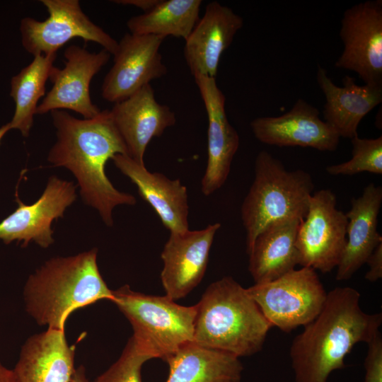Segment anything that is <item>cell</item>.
<instances>
[{"mask_svg":"<svg viewBox=\"0 0 382 382\" xmlns=\"http://www.w3.org/2000/svg\"><path fill=\"white\" fill-rule=\"evenodd\" d=\"M50 114L57 141L48 152V161L72 173L83 203L95 209L106 226H112L114 208L134 205L137 199L116 189L106 175L108 160L118 154L129 156L110 110L88 119L76 118L63 110Z\"/></svg>","mask_w":382,"mask_h":382,"instance_id":"cell-1","label":"cell"},{"mask_svg":"<svg viewBox=\"0 0 382 382\" xmlns=\"http://www.w3.org/2000/svg\"><path fill=\"white\" fill-rule=\"evenodd\" d=\"M360 294L345 286L327 294L319 315L304 326L290 347L295 382H327L358 342L369 343L378 332L382 314H369L359 306Z\"/></svg>","mask_w":382,"mask_h":382,"instance_id":"cell-2","label":"cell"},{"mask_svg":"<svg viewBox=\"0 0 382 382\" xmlns=\"http://www.w3.org/2000/svg\"><path fill=\"white\" fill-rule=\"evenodd\" d=\"M98 249L46 260L27 279L23 301L27 313L39 325L65 330L69 316L100 300L112 301V290L97 263Z\"/></svg>","mask_w":382,"mask_h":382,"instance_id":"cell-3","label":"cell"},{"mask_svg":"<svg viewBox=\"0 0 382 382\" xmlns=\"http://www.w3.org/2000/svg\"><path fill=\"white\" fill-rule=\"evenodd\" d=\"M195 343L237 357L260 352L273 326L231 277L212 283L195 304Z\"/></svg>","mask_w":382,"mask_h":382,"instance_id":"cell-4","label":"cell"},{"mask_svg":"<svg viewBox=\"0 0 382 382\" xmlns=\"http://www.w3.org/2000/svg\"><path fill=\"white\" fill-rule=\"evenodd\" d=\"M255 177L241 205L246 231V251L267 225L284 219H303L314 189L311 175L303 170L289 171L267 151L258 153Z\"/></svg>","mask_w":382,"mask_h":382,"instance_id":"cell-5","label":"cell"},{"mask_svg":"<svg viewBox=\"0 0 382 382\" xmlns=\"http://www.w3.org/2000/svg\"><path fill=\"white\" fill-rule=\"evenodd\" d=\"M114 303L130 323L132 340L151 359H165L194 342L196 306H181L166 295L143 294L125 285L112 290Z\"/></svg>","mask_w":382,"mask_h":382,"instance_id":"cell-6","label":"cell"},{"mask_svg":"<svg viewBox=\"0 0 382 382\" xmlns=\"http://www.w3.org/2000/svg\"><path fill=\"white\" fill-rule=\"evenodd\" d=\"M247 291L272 325L285 332L312 322L328 294L316 270L306 267L273 281L255 284Z\"/></svg>","mask_w":382,"mask_h":382,"instance_id":"cell-7","label":"cell"},{"mask_svg":"<svg viewBox=\"0 0 382 382\" xmlns=\"http://www.w3.org/2000/svg\"><path fill=\"white\" fill-rule=\"evenodd\" d=\"M49 14L43 21L26 17L21 20L20 31L24 49L33 56L57 53L73 38L100 45L110 54L118 42L94 23L81 9L78 0H42Z\"/></svg>","mask_w":382,"mask_h":382,"instance_id":"cell-8","label":"cell"},{"mask_svg":"<svg viewBox=\"0 0 382 382\" xmlns=\"http://www.w3.org/2000/svg\"><path fill=\"white\" fill-rule=\"evenodd\" d=\"M336 202L329 189L312 195L296 239L301 266L327 273L338 265L347 241L348 220L337 209Z\"/></svg>","mask_w":382,"mask_h":382,"instance_id":"cell-9","label":"cell"},{"mask_svg":"<svg viewBox=\"0 0 382 382\" xmlns=\"http://www.w3.org/2000/svg\"><path fill=\"white\" fill-rule=\"evenodd\" d=\"M340 37L343 50L335 66L355 72L364 84L382 86V1L346 9Z\"/></svg>","mask_w":382,"mask_h":382,"instance_id":"cell-10","label":"cell"},{"mask_svg":"<svg viewBox=\"0 0 382 382\" xmlns=\"http://www.w3.org/2000/svg\"><path fill=\"white\" fill-rule=\"evenodd\" d=\"M77 187L72 181L52 175L41 196L31 204L23 203L16 192L18 207L0 222V240L6 244L22 242L23 248L30 243L49 248L54 242L52 224L76 201Z\"/></svg>","mask_w":382,"mask_h":382,"instance_id":"cell-11","label":"cell"},{"mask_svg":"<svg viewBox=\"0 0 382 382\" xmlns=\"http://www.w3.org/2000/svg\"><path fill=\"white\" fill-rule=\"evenodd\" d=\"M64 66H54L50 80L51 89L38 104L36 115L55 110H72L91 118L100 112L90 96V83L108 63L110 54L105 50L91 52L78 45L69 46L64 52Z\"/></svg>","mask_w":382,"mask_h":382,"instance_id":"cell-12","label":"cell"},{"mask_svg":"<svg viewBox=\"0 0 382 382\" xmlns=\"http://www.w3.org/2000/svg\"><path fill=\"white\" fill-rule=\"evenodd\" d=\"M165 37L126 33L118 42L113 65L101 88L104 100L117 103L167 74L159 52Z\"/></svg>","mask_w":382,"mask_h":382,"instance_id":"cell-13","label":"cell"},{"mask_svg":"<svg viewBox=\"0 0 382 382\" xmlns=\"http://www.w3.org/2000/svg\"><path fill=\"white\" fill-rule=\"evenodd\" d=\"M220 227V223H215L200 230L170 233L161 254L163 262L161 279L168 297L175 301L180 299L200 283Z\"/></svg>","mask_w":382,"mask_h":382,"instance_id":"cell-14","label":"cell"},{"mask_svg":"<svg viewBox=\"0 0 382 382\" xmlns=\"http://www.w3.org/2000/svg\"><path fill=\"white\" fill-rule=\"evenodd\" d=\"M255 138L277 146L310 147L320 151L337 149L340 136L320 117L319 110L302 98L279 116L259 117L250 122Z\"/></svg>","mask_w":382,"mask_h":382,"instance_id":"cell-15","label":"cell"},{"mask_svg":"<svg viewBox=\"0 0 382 382\" xmlns=\"http://www.w3.org/2000/svg\"><path fill=\"white\" fill-rule=\"evenodd\" d=\"M208 120L207 161L201 181V191L209 196L221 187L229 175L233 158L239 146V135L230 124L225 109L226 98L216 79L194 78Z\"/></svg>","mask_w":382,"mask_h":382,"instance_id":"cell-16","label":"cell"},{"mask_svg":"<svg viewBox=\"0 0 382 382\" xmlns=\"http://www.w3.org/2000/svg\"><path fill=\"white\" fill-rule=\"evenodd\" d=\"M110 112L129 156L143 165L150 141L161 136L167 128L176 122L175 115L170 107L156 100L151 84L115 103Z\"/></svg>","mask_w":382,"mask_h":382,"instance_id":"cell-17","label":"cell"},{"mask_svg":"<svg viewBox=\"0 0 382 382\" xmlns=\"http://www.w3.org/2000/svg\"><path fill=\"white\" fill-rule=\"evenodd\" d=\"M243 25V19L232 8L209 2L203 16L185 40L184 57L193 77L216 79L224 52Z\"/></svg>","mask_w":382,"mask_h":382,"instance_id":"cell-18","label":"cell"},{"mask_svg":"<svg viewBox=\"0 0 382 382\" xmlns=\"http://www.w3.org/2000/svg\"><path fill=\"white\" fill-rule=\"evenodd\" d=\"M111 160L120 171L137 187L140 197L155 210L170 233L189 230L187 187L179 179L171 180L158 172H150L125 154H115Z\"/></svg>","mask_w":382,"mask_h":382,"instance_id":"cell-19","label":"cell"},{"mask_svg":"<svg viewBox=\"0 0 382 382\" xmlns=\"http://www.w3.org/2000/svg\"><path fill=\"white\" fill-rule=\"evenodd\" d=\"M74 359L65 330L47 328L25 340L12 371L16 382H71Z\"/></svg>","mask_w":382,"mask_h":382,"instance_id":"cell-20","label":"cell"},{"mask_svg":"<svg viewBox=\"0 0 382 382\" xmlns=\"http://www.w3.org/2000/svg\"><path fill=\"white\" fill-rule=\"evenodd\" d=\"M317 83L325 98L323 115L324 121L340 136L352 139L362 119L382 102V86L358 85L355 79L346 75L342 86H338L320 65Z\"/></svg>","mask_w":382,"mask_h":382,"instance_id":"cell-21","label":"cell"},{"mask_svg":"<svg viewBox=\"0 0 382 382\" xmlns=\"http://www.w3.org/2000/svg\"><path fill=\"white\" fill-rule=\"evenodd\" d=\"M381 204L382 187L373 183L365 187L361 196L352 199L351 208L345 214L347 239L337 266V280L350 279L382 243L377 231Z\"/></svg>","mask_w":382,"mask_h":382,"instance_id":"cell-22","label":"cell"},{"mask_svg":"<svg viewBox=\"0 0 382 382\" xmlns=\"http://www.w3.org/2000/svg\"><path fill=\"white\" fill-rule=\"evenodd\" d=\"M303 219L288 218L274 221L257 236L248 253V270L255 284L277 279L299 265L296 239Z\"/></svg>","mask_w":382,"mask_h":382,"instance_id":"cell-23","label":"cell"},{"mask_svg":"<svg viewBox=\"0 0 382 382\" xmlns=\"http://www.w3.org/2000/svg\"><path fill=\"white\" fill-rule=\"evenodd\" d=\"M166 382H241L243 364L236 356L189 343L165 359Z\"/></svg>","mask_w":382,"mask_h":382,"instance_id":"cell-24","label":"cell"},{"mask_svg":"<svg viewBox=\"0 0 382 382\" xmlns=\"http://www.w3.org/2000/svg\"><path fill=\"white\" fill-rule=\"evenodd\" d=\"M33 57L11 81L10 95L15 103V112L8 123L11 129L19 130L24 137L29 136L38 101L45 96V84L55 66L57 53Z\"/></svg>","mask_w":382,"mask_h":382,"instance_id":"cell-25","label":"cell"},{"mask_svg":"<svg viewBox=\"0 0 382 382\" xmlns=\"http://www.w3.org/2000/svg\"><path fill=\"white\" fill-rule=\"evenodd\" d=\"M201 0H160L151 11L129 18L127 26L135 35L173 36L185 40L199 19Z\"/></svg>","mask_w":382,"mask_h":382,"instance_id":"cell-26","label":"cell"},{"mask_svg":"<svg viewBox=\"0 0 382 382\" xmlns=\"http://www.w3.org/2000/svg\"><path fill=\"white\" fill-rule=\"evenodd\" d=\"M352 144L350 160L326 167L328 173L333 175H352L362 172L382 174V137L374 139H351Z\"/></svg>","mask_w":382,"mask_h":382,"instance_id":"cell-27","label":"cell"},{"mask_svg":"<svg viewBox=\"0 0 382 382\" xmlns=\"http://www.w3.org/2000/svg\"><path fill=\"white\" fill-rule=\"evenodd\" d=\"M149 359L129 338L118 359L91 382H142V366Z\"/></svg>","mask_w":382,"mask_h":382,"instance_id":"cell-28","label":"cell"},{"mask_svg":"<svg viewBox=\"0 0 382 382\" xmlns=\"http://www.w3.org/2000/svg\"><path fill=\"white\" fill-rule=\"evenodd\" d=\"M368 344L364 382H382V337L379 332Z\"/></svg>","mask_w":382,"mask_h":382,"instance_id":"cell-29","label":"cell"},{"mask_svg":"<svg viewBox=\"0 0 382 382\" xmlns=\"http://www.w3.org/2000/svg\"><path fill=\"white\" fill-rule=\"evenodd\" d=\"M366 263L369 267V270L365 274L366 280L375 282L382 277V243L374 250Z\"/></svg>","mask_w":382,"mask_h":382,"instance_id":"cell-30","label":"cell"},{"mask_svg":"<svg viewBox=\"0 0 382 382\" xmlns=\"http://www.w3.org/2000/svg\"><path fill=\"white\" fill-rule=\"evenodd\" d=\"M160 0H117L112 1L117 4L132 6L141 9L144 13L148 12L154 8Z\"/></svg>","mask_w":382,"mask_h":382,"instance_id":"cell-31","label":"cell"},{"mask_svg":"<svg viewBox=\"0 0 382 382\" xmlns=\"http://www.w3.org/2000/svg\"><path fill=\"white\" fill-rule=\"evenodd\" d=\"M0 382H16L12 369L0 362Z\"/></svg>","mask_w":382,"mask_h":382,"instance_id":"cell-32","label":"cell"},{"mask_svg":"<svg viewBox=\"0 0 382 382\" xmlns=\"http://www.w3.org/2000/svg\"><path fill=\"white\" fill-rule=\"evenodd\" d=\"M71 382H91L86 376L83 366L81 365L75 369Z\"/></svg>","mask_w":382,"mask_h":382,"instance_id":"cell-33","label":"cell"},{"mask_svg":"<svg viewBox=\"0 0 382 382\" xmlns=\"http://www.w3.org/2000/svg\"><path fill=\"white\" fill-rule=\"evenodd\" d=\"M10 129L11 127L9 123H7L0 127V143L5 134Z\"/></svg>","mask_w":382,"mask_h":382,"instance_id":"cell-34","label":"cell"}]
</instances>
